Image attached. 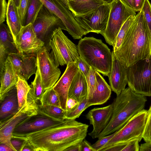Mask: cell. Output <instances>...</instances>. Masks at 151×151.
<instances>
[{"mask_svg":"<svg viewBox=\"0 0 151 151\" xmlns=\"http://www.w3.org/2000/svg\"><path fill=\"white\" fill-rule=\"evenodd\" d=\"M128 67L151 56V35L141 10L136 14L120 47L114 52Z\"/></svg>","mask_w":151,"mask_h":151,"instance_id":"2","label":"cell"},{"mask_svg":"<svg viewBox=\"0 0 151 151\" xmlns=\"http://www.w3.org/2000/svg\"><path fill=\"white\" fill-rule=\"evenodd\" d=\"M34 151L33 149L28 144L27 140L22 150V151Z\"/></svg>","mask_w":151,"mask_h":151,"instance_id":"49","label":"cell"},{"mask_svg":"<svg viewBox=\"0 0 151 151\" xmlns=\"http://www.w3.org/2000/svg\"><path fill=\"white\" fill-rule=\"evenodd\" d=\"M50 12L59 17L65 24L67 31L74 39H81L84 30L75 19L73 13L59 0H40Z\"/></svg>","mask_w":151,"mask_h":151,"instance_id":"14","label":"cell"},{"mask_svg":"<svg viewBox=\"0 0 151 151\" xmlns=\"http://www.w3.org/2000/svg\"><path fill=\"white\" fill-rule=\"evenodd\" d=\"M68 2L69 9L77 17L94 11L105 4L101 0H68Z\"/></svg>","mask_w":151,"mask_h":151,"instance_id":"25","label":"cell"},{"mask_svg":"<svg viewBox=\"0 0 151 151\" xmlns=\"http://www.w3.org/2000/svg\"><path fill=\"white\" fill-rule=\"evenodd\" d=\"M76 62L78 64V69L81 71L86 78L88 75L91 66L80 56Z\"/></svg>","mask_w":151,"mask_h":151,"instance_id":"40","label":"cell"},{"mask_svg":"<svg viewBox=\"0 0 151 151\" xmlns=\"http://www.w3.org/2000/svg\"><path fill=\"white\" fill-rule=\"evenodd\" d=\"M18 52L36 57L44 43L37 37L32 24L23 26L14 41Z\"/></svg>","mask_w":151,"mask_h":151,"instance_id":"15","label":"cell"},{"mask_svg":"<svg viewBox=\"0 0 151 151\" xmlns=\"http://www.w3.org/2000/svg\"><path fill=\"white\" fill-rule=\"evenodd\" d=\"M0 100L2 101L8 93L16 85L18 80L17 74L10 59L5 61L2 73L0 75Z\"/></svg>","mask_w":151,"mask_h":151,"instance_id":"21","label":"cell"},{"mask_svg":"<svg viewBox=\"0 0 151 151\" xmlns=\"http://www.w3.org/2000/svg\"><path fill=\"white\" fill-rule=\"evenodd\" d=\"M112 53L111 68L108 76L111 90L118 95L128 83L127 67L117 58L113 51Z\"/></svg>","mask_w":151,"mask_h":151,"instance_id":"18","label":"cell"},{"mask_svg":"<svg viewBox=\"0 0 151 151\" xmlns=\"http://www.w3.org/2000/svg\"><path fill=\"white\" fill-rule=\"evenodd\" d=\"M145 0H134V11L136 12L140 11L143 5Z\"/></svg>","mask_w":151,"mask_h":151,"instance_id":"45","label":"cell"},{"mask_svg":"<svg viewBox=\"0 0 151 151\" xmlns=\"http://www.w3.org/2000/svg\"><path fill=\"white\" fill-rule=\"evenodd\" d=\"M11 142L16 151H22L26 140L24 138L12 136Z\"/></svg>","mask_w":151,"mask_h":151,"instance_id":"39","label":"cell"},{"mask_svg":"<svg viewBox=\"0 0 151 151\" xmlns=\"http://www.w3.org/2000/svg\"><path fill=\"white\" fill-rule=\"evenodd\" d=\"M95 73L96 81V88L92 99L88 101L89 107L105 103L110 98L111 93L110 86L99 72L95 70Z\"/></svg>","mask_w":151,"mask_h":151,"instance_id":"23","label":"cell"},{"mask_svg":"<svg viewBox=\"0 0 151 151\" xmlns=\"http://www.w3.org/2000/svg\"><path fill=\"white\" fill-rule=\"evenodd\" d=\"M18 76L28 80L37 70L36 57L19 52L10 54L8 56Z\"/></svg>","mask_w":151,"mask_h":151,"instance_id":"19","label":"cell"},{"mask_svg":"<svg viewBox=\"0 0 151 151\" xmlns=\"http://www.w3.org/2000/svg\"><path fill=\"white\" fill-rule=\"evenodd\" d=\"M142 138L145 142H151V105L147 111Z\"/></svg>","mask_w":151,"mask_h":151,"instance_id":"35","label":"cell"},{"mask_svg":"<svg viewBox=\"0 0 151 151\" xmlns=\"http://www.w3.org/2000/svg\"><path fill=\"white\" fill-rule=\"evenodd\" d=\"M95 70L91 67L88 76L86 78L88 87V95L87 99L88 101L91 99L96 90V81L95 75Z\"/></svg>","mask_w":151,"mask_h":151,"instance_id":"34","label":"cell"},{"mask_svg":"<svg viewBox=\"0 0 151 151\" xmlns=\"http://www.w3.org/2000/svg\"><path fill=\"white\" fill-rule=\"evenodd\" d=\"M147 111L144 109L133 116L124 126L115 132L114 136L99 151H104L110 147L134 140L140 142L143 138Z\"/></svg>","mask_w":151,"mask_h":151,"instance_id":"5","label":"cell"},{"mask_svg":"<svg viewBox=\"0 0 151 151\" xmlns=\"http://www.w3.org/2000/svg\"><path fill=\"white\" fill-rule=\"evenodd\" d=\"M136 15L130 16L122 26L112 45L114 52L117 50L120 47Z\"/></svg>","mask_w":151,"mask_h":151,"instance_id":"29","label":"cell"},{"mask_svg":"<svg viewBox=\"0 0 151 151\" xmlns=\"http://www.w3.org/2000/svg\"><path fill=\"white\" fill-rule=\"evenodd\" d=\"M6 19L7 25L14 42L23 26L18 8L13 0H8Z\"/></svg>","mask_w":151,"mask_h":151,"instance_id":"26","label":"cell"},{"mask_svg":"<svg viewBox=\"0 0 151 151\" xmlns=\"http://www.w3.org/2000/svg\"><path fill=\"white\" fill-rule=\"evenodd\" d=\"M147 101L146 96L135 93L129 87L125 88L114 99L111 119L98 138L119 130L133 116L144 109Z\"/></svg>","mask_w":151,"mask_h":151,"instance_id":"3","label":"cell"},{"mask_svg":"<svg viewBox=\"0 0 151 151\" xmlns=\"http://www.w3.org/2000/svg\"><path fill=\"white\" fill-rule=\"evenodd\" d=\"M130 8L134 9V0H122Z\"/></svg>","mask_w":151,"mask_h":151,"instance_id":"50","label":"cell"},{"mask_svg":"<svg viewBox=\"0 0 151 151\" xmlns=\"http://www.w3.org/2000/svg\"><path fill=\"white\" fill-rule=\"evenodd\" d=\"M38 106L35 101H27L25 105L14 115L0 123V143L5 144L16 150L11 142L13 132L17 126L26 119L37 114Z\"/></svg>","mask_w":151,"mask_h":151,"instance_id":"12","label":"cell"},{"mask_svg":"<svg viewBox=\"0 0 151 151\" xmlns=\"http://www.w3.org/2000/svg\"><path fill=\"white\" fill-rule=\"evenodd\" d=\"M79 102L72 98H68L66 103V111H70L77 106Z\"/></svg>","mask_w":151,"mask_h":151,"instance_id":"44","label":"cell"},{"mask_svg":"<svg viewBox=\"0 0 151 151\" xmlns=\"http://www.w3.org/2000/svg\"><path fill=\"white\" fill-rule=\"evenodd\" d=\"M139 151H151V142H145L141 144L139 147Z\"/></svg>","mask_w":151,"mask_h":151,"instance_id":"46","label":"cell"},{"mask_svg":"<svg viewBox=\"0 0 151 151\" xmlns=\"http://www.w3.org/2000/svg\"><path fill=\"white\" fill-rule=\"evenodd\" d=\"M0 102V123H1L14 115L19 111L16 86Z\"/></svg>","mask_w":151,"mask_h":151,"instance_id":"22","label":"cell"},{"mask_svg":"<svg viewBox=\"0 0 151 151\" xmlns=\"http://www.w3.org/2000/svg\"><path fill=\"white\" fill-rule=\"evenodd\" d=\"M139 142L137 140L128 142L122 151H139Z\"/></svg>","mask_w":151,"mask_h":151,"instance_id":"42","label":"cell"},{"mask_svg":"<svg viewBox=\"0 0 151 151\" xmlns=\"http://www.w3.org/2000/svg\"><path fill=\"white\" fill-rule=\"evenodd\" d=\"M105 3L110 4L114 0H101Z\"/></svg>","mask_w":151,"mask_h":151,"instance_id":"53","label":"cell"},{"mask_svg":"<svg viewBox=\"0 0 151 151\" xmlns=\"http://www.w3.org/2000/svg\"><path fill=\"white\" fill-rule=\"evenodd\" d=\"M110 9V4H105L90 13L74 17L84 30L85 35L91 32L101 34L106 28Z\"/></svg>","mask_w":151,"mask_h":151,"instance_id":"13","label":"cell"},{"mask_svg":"<svg viewBox=\"0 0 151 151\" xmlns=\"http://www.w3.org/2000/svg\"><path fill=\"white\" fill-rule=\"evenodd\" d=\"M15 5L18 8L19 5L21 0H13Z\"/></svg>","mask_w":151,"mask_h":151,"instance_id":"52","label":"cell"},{"mask_svg":"<svg viewBox=\"0 0 151 151\" xmlns=\"http://www.w3.org/2000/svg\"><path fill=\"white\" fill-rule=\"evenodd\" d=\"M43 4L40 0H30L24 26L33 24Z\"/></svg>","mask_w":151,"mask_h":151,"instance_id":"30","label":"cell"},{"mask_svg":"<svg viewBox=\"0 0 151 151\" xmlns=\"http://www.w3.org/2000/svg\"><path fill=\"white\" fill-rule=\"evenodd\" d=\"M141 10L151 35V4L149 0H145Z\"/></svg>","mask_w":151,"mask_h":151,"instance_id":"36","label":"cell"},{"mask_svg":"<svg viewBox=\"0 0 151 151\" xmlns=\"http://www.w3.org/2000/svg\"><path fill=\"white\" fill-rule=\"evenodd\" d=\"M80 143L73 145L68 148L65 151H80Z\"/></svg>","mask_w":151,"mask_h":151,"instance_id":"47","label":"cell"},{"mask_svg":"<svg viewBox=\"0 0 151 151\" xmlns=\"http://www.w3.org/2000/svg\"><path fill=\"white\" fill-rule=\"evenodd\" d=\"M63 4L68 8H69V6L68 2V0H59Z\"/></svg>","mask_w":151,"mask_h":151,"instance_id":"51","label":"cell"},{"mask_svg":"<svg viewBox=\"0 0 151 151\" xmlns=\"http://www.w3.org/2000/svg\"><path fill=\"white\" fill-rule=\"evenodd\" d=\"M111 9L106 28L101 35L106 43L112 45L122 26L128 18L136 15L134 10L122 0H114L111 4Z\"/></svg>","mask_w":151,"mask_h":151,"instance_id":"9","label":"cell"},{"mask_svg":"<svg viewBox=\"0 0 151 151\" xmlns=\"http://www.w3.org/2000/svg\"><path fill=\"white\" fill-rule=\"evenodd\" d=\"M77 47L79 56L88 64L104 76H108L111 68L112 53L101 40L85 37L79 40Z\"/></svg>","mask_w":151,"mask_h":151,"instance_id":"4","label":"cell"},{"mask_svg":"<svg viewBox=\"0 0 151 151\" xmlns=\"http://www.w3.org/2000/svg\"><path fill=\"white\" fill-rule=\"evenodd\" d=\"M80 151H96L92 145L85 139L80 143Z\"/></svg>","mask_w":151,"mask_h":151,"instance_id":"43","label":"cell"},{"mask_svg":"<svg viewBox=\"0 0 151 151\" xmlns=\"http://www.w3.org/2000/svg\"><path fill=\"white\" fill-rule=\"evenodd\" d=\"M113 111L112 103L106 106L95 108L90 110L86 115V118L89 120L93 129L88 134L92 138H98L101 133L108 124Z\"/></svg>","mask_w":151,"mask_h":151,"instance_id":"16","label":"cell"},{"mask_svg":"<svg viewBox=\"0 0 151 151\" xmlns=\"http://www.w3.org/2000/svg\"><path fill=\"white\" fill-rule=\"evenodd\" d=\"M36 58L37 67L45 91L53 87L59 79L61 71L45 47L43 46L38 52Z\"/></svg>","mask_w":151,"mask_h":151,"instance_id":"11","label":"cell"},{"mask_svg":"<svg viewBox=\"0 0 151 151\" xmlns=\"http://www.w3.org/2000/svg\"><path fill=\"white\" fill-rule=\"evenodd\" d=\"M8 3L6 0H0V24L3 23L6 17Z\"/></svg>","mask_w":151,"mask_h":151,"instance_id":"41","label":"cell"},{"mask_svg":"<svg viewBox=\"0 0 151 151\" xmlns=\"http://www.w3.org/2000/svg\"><path fill=\"white\" fill-rule=\"evenodd\" d=\"M34 81L31 82V88L27 95V100L38 103L42 98L44 91L38 68L37 70Z\"/></svg>","mask_w":151,"mask_h":151,"instance_id":"27","label":"cell"},{"mask_svg":"<svg viewBox=\"0 0 151 151\" xmlns=\"http://www.w3.org/2000/svg\"><path fill=\"white\" fill-rule=\"evenodd\" d=\"M39 107L44 112L55 118L65 120V111L61 108L51 105L38 104Z\"/></svg>","mask_w":151,"mask_h":151,"instance_id":"32","label":"cell"},{"mask_svg":"<svg viewBox=\"0 0 151 151\" xmlns=\"http://www.w3.org/2000/svg\"><path fill=\"white\" fill-rule=\"evenodd\" d=\"M65 122V119H58L51 116L38 106L37 114L18 124L13 132L12 136L23 138L37 132L63 124Z\"/></svg>","mask_w":151,"mask_h":151,"instance_id":"10","label":"cell"},{"mask_svg":"<svg viewBox=\"0 0 151 151\" xmlns=\"http://www.w3.org/2000/svg\"><path fill=\"white\" fill-rule=\"evenodd\" d=\"M50 54L57 66L76 62L79 58L77 47L64 34L60 28L54 32L50 42Z\"/></svg>","mask_w":151,"mask_h":151,"instance_id":"7","label":"cell"},{"mask_svg":"<svg viewBox=\"0 0 151 151\" xmlns=\"http://www.w3.org/2000/svg\"><path fill=\"white\" fill-rule=\"evenodd\" d=\"M18 52L8 26L4 22L0 24V75L9 55Z\"/></svg>","mask_w":151,"mask_h":151,"instance_id":"20","label":"cell"},{"mask_svg":"<svg viewBox=\"0 0 151 151\" xmlns=\"http://www.w3.org/2000/svg\"><path fill=\"white\" fill-rule=\"evenodd\" d=\"M89 106L87 98L79 102L78 104L72 109L65 111V119H75L78 118L82 112Z\"/></svg>","mask_w":151,"mask_h":151,"instance_id":"33","label":"cell"},{"mask_svg":"<svg viewBox=\"0 0 151 151\" xmlns=\"http://www.w3.org/2000/svg\"><path fill=\"white\" fill-rule=\"evenodd\" d=\"M16 86L19 110L25 105L27 103V95L31 87L28 85L27 80L24 78L19 76Z\"/></svg>","mask_w":151,"mask_h":151,"instance_id":"28","label":"cell"},{"mask_svg":"<svg viewBox=\"0 0 151 151\" xmlns=\"http://www.w3.org/2000/svg\"><path fill=\"white\" fill-rule=\"evenodd\" d=\"M127 81L128 87L135 93L151 96V58L128 67Z\"/></svg>","mask_w":151,"mask_h":151,"instance_id":"6","label":"cell"},{"mask_svg":"<svg viewBox=\"0 0 151 151\" xmlns=\"http://www.w3.org/2000/svg\"><path fill=\"white\" fill-rule=\"evenodd\" d=\"M0 151H14L6 144L3 143H0Z\"/></svg>","mask_w":151,"mask_h":151,"instance_id":"48","label":"cell"},{"mask_svg":"<svg viewBox=\"0 0 151 151\" xmlns=\"http://www.w3.org/2000/svg\"><path fill=\"white\" fill-rule=\"evenodd\" d=\"M116 132L98 138V140L92 145L96 151H99L100 149L106 145L114 136Z\"/></svg>","mask_w":151,"mask_h":151,"instance_id":"38","label":"cell"},{"mask_svg":"<svg viewBox=\"0 0 151 151\" xmlns=\"http://www.w3.org/2000/svg\"><path fill=\"white\" fill-rule=\"evenodd\" d=\"M32 25L37 37L44 43L49 51L51 50L50 42L55 30L60 28L67 31L62 21L44 5Z\"/></svg>","mask_w":151,"mask_h":151,"instance_id":"8","label":"cell"},{"mask_svg":"<svg viewBox=\"0 0 151 151\" xmlns=\"http://www.w3.org/2000/svg\"></svg>","mask_w":151,"mask_h":151,"instance_id":"54","label":"cell"},{"mask_svg":"<svg viewBox=\"0 0 151 151\" xmlns=\"http://www.w3.org/2000/svg\"><path fill=\"white\" fill-rule=\"evenodd\" d=\"M30 0H21L18 8V12L21 19L22 25L24 26Z\"/></svg>","mask_w":151,"mask_h":151,"instance_id":"37","label":"cell"},{"mask_svg":"<svg viewBox=\"0 0 151 151\" xmlns=\"http://www.w3.org/2000/svg\"><path fill=\"white\" fill-rule=\"evenodd\" d=\"M89 125L75 119L29 134L24 137L34 151H62L80 143L86 136Z\"/></svg>","mask_w":151,"mask_h":151,"instance_id":"1","label":"cell"},{"mask_svg":"<svg viewBox=\"0 0 151 151\" xmlns=\"http://www.w3.org/2000/svg\"><path fill=\"white\" fill-rule=\"evenodd\" d=\"M67 65L64 73L53 87L59 97L61 108L65 111L69 90L78 69L76 62L69 63Z\"/></svg>","mask_w":151,"mask_h":151,"instance_id":"17","label":"cell"},{"mask_svg":"<svg viewBox=\"0 0 151 151\" xmlns=\"http://www.w3.org/2000/svg\"><path fill=\"white\" fill-rule=\"evenodd\" d=\"M40 101L42 105H51L61 108L59 97L53 87L45 91Z\"/></svg>","mask_w":151,"mask_h":151,"instance_id":"31","label":"cell"},{"mask_svg":"<svg viewBox=\"0 0 151 151\" xmlns=\"http://www.w3.org/2000/svg\"><path fill=\"white\" fill-rule=\"evenodd\" d=\"M88 95V87L86 77L78 69L70 87L68 98H72L80 102Z\"/></svg>","mask_w":151,"mask_h":151,"instance_id":"24","label":"cell"}]
</instances>
